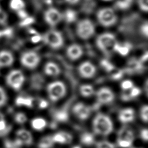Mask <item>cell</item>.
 I'll use <instances>...</instances> for the list:
<instances>
[{"instance_id": "obj_1", "label": "cell", "mask_w": 148, "mask_h": 148, "mask_svg": "<svg viewBox=\"0 0 148 148\" xmlns=\"http://www.w3.org/2000/svg\"><path fill=\"white\" fill-rule=\"evenodd\" d=\"M92 125L96 134L103 136L110 134L113 129V123L109 117L102 113L96 115L94 119Z\"/></svg>"}, {"instance_id": "obj_2", "label": "cell", "mask_w": 148, "mask_h": 148, "mask_svg": "<svg viewBox=\"0 0 148 148\" xmlns=\"http://www.w3.org/2000/svg\"><path fill=\"white\" fill-rule=\"evenodd\" d=\"M96 43L98 47L105 54H109L114 51L117 42L113 34L105 32L98 36Z\"/></svg>"}, {"instance_id": "obj_3", "label": "cell", "mask_w": 148, "mask_h": 148, "mask_svg": "<svg viewBox=\"0 0 148 148\" xmlns=\"http://www.w3.org/2000/svg\"><path fill=\"white\" fill-rule=\"evenodd\" d=\"M97 18L99 23L105 27L113 25L117 20L114 9L108 7L100 9L97 13Z\"/></svg>"}, {"instance_id": "obj_4", "label": "cell", "mask_w": 148, "mask_h": 148, "mask_svg": "<svg viewBox=\"0 0 148 148\" xmlns=\"http://www.w3.org/2000/svg\"><path fill=\"white\" fill-rule=\"evenodd\" d=\"M95 30L94 24L88 18L79 21L76 26L77 35L79 38L84 40L92 36L95 33Z\"/></svg>"}, {"instance_id": "obj_5", "label": "cell", "mask_w": 148, "mask_h": 148, "mask_svg": "<svg viewBox=\"0 0 148 148\" xmlns=\"http://www.w3.org/2000/svg\"><path fill=\"white\" fill-rule=\"evenodd\" d=\"M47 91L49 98L52 101L56 102L65 95L66 87L62 82L56 81L48 84Z\"/></svg>"}, {"instance_id": "obj_6", "label": "cell", "mask_w": 148, "mask_h": 148, "mask_svg": "<svg viewBox=\"0 0 148 148\" xmlns=\"http://www.w3.org/2000/svg\"><path fill=\"white\" fill-rule=\"evenodd\" d=\"M43 39L46 45L54 49L61 47L64 44V38L62 34L54 29H51L46 32Z\"/></svg>"}, {"instance_id": "obj_7", "label": "cell", "mask_w": 148, "mask_h": 148, "mask_svg": "<svg viewBox=\"0 0 148 148\" xmlns=\"http://www.w3.org/2000/svg\"><path fill=\"white\" fill-rule=\"evenodd\" d=\"M25 80L23 73L18 69L11 71L6 77L7 84L14 90H19Z\"/></svg>"}, {"instance_id": "obj_8", "label": "cell", "mask_w": 148, "mask_h": 148, "mask_svg": "<svg viewBox=\"0 0 148 148\" xmlns=\"http://www.w3.org/2000/svg\"><path fill=\"white\" fill-rule=\"evenodd\" d=\"M40 56L33 51H28L23 53L20 57V62L25 67L29 69L35 68L40 62Z\"/></svg>"}, {"instance_id": "obj_9", "label": "cell", "mask_w": 148, "mask_h": 148, "mask_svg": "<svg viewBox=\"0 0 148 148\" xmlns=\"http://www.w3.org/2000/svg\"><path fill=\"white\" fill-rule=\"evenodd\" d=\"M62 19V13L56 8H50L44 13V20L50 27H54Z\"/></svg>"}, {"instance_id": "obj_10", "label": "cell", "mask_w": 148, "mask_h": 148, "mask_svg": "<svg viewBox=\"0 0 148 148\" xmlns=\"http://www.w3.org/2000/svg\"><path fill=\"white\" fill-rule=\"evenodd\" d=\"M16 136V138L14 142L17 147L22 145L29 146L32 143V136L31 132L25 129H20L17 130Z\"/></svg>"}, {"instance_id": "obj_11", "label": "cell", "mask_w": 148, "mask_h": 148, "mask_svg": "<svg viewBox=\"0 0 148 148\" xmlns=\"http://www.w3.org/2000/svg\"><path fill=\"white\" fill-rule=\"evenodd\" d=\"M97 97L99 103L107 104L114 100V95L113 91L109 88L102 87L97 91Z\"/></svg>"}, {"instance_id": "obj_12", "label": "cell", "mask_w": 148, "mask_h": 148, "mask_svg": "<svg viewBox=\"0 0 148 148\" xmlns=\"http://www.w3.org/2000/svg\"><path fill=\"white\" fill-rule=\"evenodd\" d=\"M78 71L82 77L84 78H91L95 75L96 68L91 62L85 61L79 65Z\"/></svg>"}, {"instance_id": "obj_13", "label": "cell", "mask_w": 148, "mask_h": 148, "mask_svg": "<svg viewBox=\"0 0 148 148\" xmlns=\"http://www.w3.org/2000/svg\"><path fill=\"white\" fill-rule=\"evenodd\" d=\"M73 113L80 120L87 119L90 114V108L82 103H76L73 108Z\"/></svg>"}, {"instance_id": "obj_14", "label": "cell", "mask_w": 148, "mask_h": 148, "mask_svg": "<svg viewBox=\"0 0 148 148\" xmlns=\"http://www.w3.org/2000/svg\"><path fill=\"white\" fill-rule=\"evenodd\" d=\"M14 62V57L12 53L8 50L0 51V68L9 67Z\"/></svg>"}, {"instance_id": "obj_15", "label": "cell", "mask_w": 148, "mask_h": 148, "mask_svg": "<svg viewBox=\"0 0 148 148\" xmlns=\"http://www.w3.org/2000/svg\"><path fill=\"white\" fill-rule=\"evenodd\" d=\"M83 54V50L80 46L73 44L68 46L66 49V55L71 60H76L80 58Z\"/></svg>"}, {"instance_id": "obj_16", "label": "cell", "mask_w": 148, "mask_h": 148, "mask_svg": "<svg viewBox=\"0 0 148 148\" xmlns=\"http://www.w3.org/2000/svg\"><path fill=\"white\" fill-rule=\"evenodd\" d=\"M134 139V135L132 131L127 127L122 128L118 134L117 141H125L132 143Z\"/></svg>"}, {"instance_id": "obj_17", "label": "cell", "mask_w": 148, "mask_h": 148, "mask_svg": "<svg viewBox=\"0 0 148 148\" xmlns=\"http://www.w3.org/2000/svg\"><path fill=\"white\" fill-rule=\"evenodd\" d=\"M54 143L60 144L70 143L72 140V136L66 132H60L54 134L51 136Z\"/></svg>"}, {"instance_id": "obj_18", "label": "cell", "mask_w": 148, "mask_h": 148, "mask_svg": "<svg viewBox=\"0 0 148 148\" xmlns=\"http://www.w3.org/2000/svg\"><path fill=\"white\" fill-rule=\"evenodd\" d=\"M143 69L142 63L135 58H131L127 62L126 71L128 73H138Z\"/></svg>"}, {"instance_id": "obj_19", "label": "cell", "mask_w": 148, "mask_h": 148, "mask_svg": "<svg viewBox=\"0 0 148 148\" xmlns=\"http://www.w3.org/2000/svg\"><path fill=\"white\" fill-rule=\"evenodd\" d=\"M119 119L122 123H128L134 119V110L131 108H126L120 111Z\"/></svg>"}, {"instance_id": "obj_20", "label": "cell", "mask_w": 148, "mask_h": 148, "mask_svg": "<svg viewBox=\"0 0 148 148\" xmlns=\"http://www.w3.org/2000/svg\"><path fill=\"white\" fill-rule=\"evenodd\" d=\"M44 71L47 75L51 76H57L61 72L58 66L53 62H49L46 64L44 67Z\"/></svg>"}, {"instance_id": "obj_21", "label": "cell", "mask_w": 148, "mask_h": 148, "mask_svg": "<svg viewBox=\"0 0 148 148\" xmlns=\"http://www.w3.org/2000/svg\"><path fill=\"white\" fill-rule=\"evenodd\" d=\"M62 14V18L68 23H72L77 20V13L73 9H67Z\"/></svg>"}, {"instance_id": "obj_22", "label": "cell", "mask_w": 148, "mask_h": 148, "mask_svg": "<svg viewBox=\"0 0 148 148\" xmlns=\"http://www.w3.org/2000/svg\"><path fill=\"white\" fill-rule=\"evenodd\" d=\"M15 103L17 106H25L28 108H31L33 103V98L29 97L18 96L15 100Z\"/></svg>"}, {"instance_id": "obj_23", "label": "cell", "mask_w": 148, "mask_h": 148, "mask_svg": "<svg viewBox=\"0 0 148 148\" xmlns=\"http://www.w3.org/2000/svg\"><path fill=\"white\" fill-rule=\"evenodd\" d=\"M31 124L34 130L40 131L46 127V121L42 118H35L31 121Z\"/></svg>"}, {"instance_id": "obj_24", "label": "cell", "mask_w": 148, "mask_h": 148, "mask_svg": "<svg viewBox=\"0 0 148 148\" xmlns=\"http://www.w3.org/2000/svg\"><path fill=\"white\" fill-rule=\"evenodd\" d=\"M54 142L51 136H46L40 139L38 143V148H52Z\"/></svg>"}, {"instance_id": "obj_25", "label": "cell", "mask_w": 148, "mask_h": 148, "mask_svg": "<svg viewBox=\"0 0 148 148\" xmlns=\"http://www.w3.org/2000/svg\"><path fill=\"white\" fill-rule=\"evenodd\" d=\"M133 0H116L115 6L121 10L128 9L132 5Z\"/></svg>"}, {"instance_id": "obj_26", "label": "cell", "mask_w": 148, "mask_h": 148, "mask_svg": "<svg viewBox=\"0 0 148 148\" xmlns=\"http://www.w3.org/2000/svg\"><path fill=\"white\" fill-rule=\"evenodd\" d=\"M25 6V4L23 0H10V8L17 12L24 9Z\"/></svg>"}, {"instance_id": "obj_27", "label": "cell", "mask_w": 148, "mask_h": 148, "mask_svg": "<svg viewBox=\"0 0 148 148\" xmlns=\"http://www.w3.org/2000/svg\"><path fill=\"white\" fill-rule=\"evenodd\" d=\"M54 118L58 122H66L68 120V113L65 110H59L54 113Z\"/></svg>"}, {"instance_id": "obj_28", "label": "cell", "mask_w": 148, "mask_h": 148, "mask_svg": "<svg viewBox=\"0 0 148 148\" xmlns=\"http://www.w3.org/2000/svg\"><path fill=\"white\" fill-rule=\"evenodd\" d=\"M131 46L128 43H124V45H120L117 43L114 49V51L119 53L123 56H127L130 52Z\"/></svg>"}, {"instance_id": "obj_29", "label": "cell", "mask_w": 148, "mask_h": 148, "mask_svg": "<svg viewBox=\"0 0 148 148\" xmlns=\"http://www.w3.org/2000/svg\"><path fill=\"white\" fill-rule=\"evenodd\" d=\"M94 136L88 132H85L81 135L80 141L82 143L86 146L92 145L94 143Z\"/></svg>"}, {"instance_id": "obj_30", "label": "cell", "mask_w": 148, "mask_h": 148, "mask_svg": "<svg viewBox=\"0 0 148 148\" xmlns=\"http://www.w3.org/2000/svg\"><path fill=\"white\" fill-rule=\"evenodd\" d=\"M44 82V79L43 77L39 75V74H35L33 75L31 79V84L34 88H40L43 83Z\"/></svg>"}, {"instance_id": "obj_31", "label": "cell", "mask_w": 148, "mask_h": 148, "mask_svg": "<svg viewBox=\"0 0 148 148\" xmlns=\"http://www.w3.org/2000/svg\"><path fill=\"white\" fill-rule=\"evenodd\" d=\"M80 92L82 96L88 97L94 93V88L90 84H83L80 87Z\"/></svg>"}, {"instance_id": "obj_32", "label": "cell", "mask_w": 148, "mask_h": 148, "mask_svg": "<svg viewBox=\"0 0 148 148\" xmlns=\"http://www.w3.org/2000/svg\"><path fill=\"white\" fill-rule=\"evenodd\" d=\"M14 120L17 124H23L27 121V118L24 113L22 112H18L14 116Z\"/></svg>"}, {"instance_id": "obj_33", "label": "cell", "mask_w": 148, "mask_h": 148, "mask_svg": "<svg viewBox=\"0 0 148 148\" xmlns=\"http://www.w3.org/2000/svg\"><path fill=\"white\" fill-rule=\"evenodd\" d=\"M111 75V77L113 80H119L120 79L123 75V71L120 69H118L116 68L113 69L110 72H109Z\"/></svg>"}, {"instance_id": "obj_34", "label": "cell", "mask_w": 148, "mask_h": 148, "mask_svg": "<svg viewBox=\"0 0 148 148\" xmlns=\"http://www.w3.org/2000/svg\"><path fill=\"white\" fill-rule=\"evenodd\" d=\"M101 66L108 72H110L113 69H114V66L109 62L106 60H103L101 61Z\"/></svg>"}, {"instance_id": "obj_35", "label": "cell", "mask_w": 148, "mask_h": 148, "mask_svg": "<svg viewBox=\"0 0 148 148\" xmlns=\"http://www.w3.org/2000/svg\"><path fill=\"white\" fill-rule=\"evenodd\" d=\"M7 102L6 93L3 88L0 86V108L4 106Z\"/></svg>"}, {"instance_id": "obj_36", "label": "cell", "mask_w": 148, "mask_h": 148, "mask_svg": "<svg viewBox=\"0 0 148 148\" xmlns=\"http://www.w3.org/2000/svg\"><path fill=\"white\" fill-rule=\"evenodd\" d=\"M140 117L142 120L146 123L148 118V107L147 105L143 106L140 110Z\"/></svg>"}, {"instance_id": "obj_37", "label": "cell", "mask_w": 148, "mask_h": 148, "mask_svg": "<svg viewBox=\"0 0 148 148\" xmlns=\"http://www.w3.org/2000/svg\"><path fill=\"white\" fill-rule=\"evenodd\" d=\"M97 148H115L114 145L108 141L99 142L97 144Z\"/></svg>"}, {"instance_id": "obj_38", "label": "cell", "mask_w": 148, "mask_h": 148, "mask_svg": "<svg viewBox=\"0 0 148 148\" xmlns=\"http://www.w3.org/2000/svg\"><path fill=\"white\" fill-rule=\"evenodd\" d=\"M138 6L142 11L147 12L148 10V0H138Z\"/></svg>"}, {"instance_id": "obj_39", "label": "cell", "mask_w": 148, "mask_h": 148, "mask_svg": "<svg viewBox=\"0 0 148 148\" xmlns=\"http://www.w3.org/2000/svg\"><path fill=\"white\" fill-rule=\"evenodd\" d=\"M121 87L122 89H123L124 90H130L133 87V83L131 80H126L123 81L121 83Z\"/></svg>"}, {"instance_id": "obj_40", "label": "cell", "mask_w": 148, "mask_h": 148, "mask_svg": "<svg viewBox=\"0 0 148 148\" xmlns=\"http://www.w3.org/2000/svg\"><path fill=\"white\" fill-rule=\"evenodd\" d=\"M131 91L129 93L130 94V96L131 98H135V97H136L137 96H138L140 93V90L136 87H133L132 88H131Z\"/></svg>"}, {"instance_id": "obj_41", "label": "cell", "mask_w": 148, "mask_h": 148, "mask_svg": "<svg viewBox=\"0 0 148 148\" xmlns=\"http://www.w3.org/2000/svg\"><path fill=\"white\" fill-rule=\"evenodd\" d=\"M140 30L141 32L142 33V34L145 36L146 37H147V35H148V24L147 21H146L141 26L140 28Z\"/></svg>"}, {"instance_id": "obj_42", "label": "cell", "mask_w": 148, "mask_h": 148, "mask_svg": "<svg viewBox=\"0 0 148 148\" xmlns=\"http://www.w3.org/2000/svg\"><path fill=\"white\" fill-rule=\"evenodd\" d=\"M140 137L143 140L147 142L148 139V135H147V130L146 128L143 129L140 132Z\"/></svg>"}, {"instance_id": "obj_43", "label": "cell", "mask_w": 148, "mask_h": 148, "mask_svg": "<svg viewBox=\"0 0 148 148\" xmlns=\"http://www.w3.org/2000/svg\"><path fill=\"white\" fill-rule=\"evenodd\" d=\"M34 21V18L32 17H26L25 18V20H24V21L22 22L21 24L23 25H29L30 24H32Z\"/></svg>"}, {"instance_id": "obj_44", "label": "cell", "mask_w": 148, "mask_h": 148, "mask_svg": "<svg viewBox=\"0 0 148 148\" xmlns=\"http://www.w3.org/2000/svg\"><path fill=\"white\" fill-rule=\"evenodd\" d=\"M48 106V102L45 99H41L39 103V107L40 109H45Z\"/></svg>"}, {"instance_id": "obj_45", "label": "cell", "mask_w": 148, "mask_h": 148, "mask_svg": "<svg viewBox=\"0 0 148 148\" xmlns=\"http://www.w3.org/2000/svg\"><path fill=\"white\" fill-rule=\"evenodd\" d=\"M7 127V124H6V121L5 119L1 120L0 121V132L3 131L5 130V129Z\"/></svg>"}, {"instance_id": "obj_46", "label": "cell", "mask_w": 148, "mask_h": 148, "mask_svg": "<svg viewBox=\"0 0 148 148\" xmlns=\"http://www.w3.org/2000/svg\"><path fill=\"white\" fill-rule=\"evenodd\" d=\"M42 39V37L41 36H40L39 35L36 34L35 35H34V36H32L31 38V41L33 43H38L39 42L40 40Z\"/></svg>"}, {"instance_id": "obj_47", "label": "cell", "mask_w": 148, "mask_h": 148, "mask_svg": "<svg viewBox=\"0 0 148 148\" xmlns=\"http://www.w3.org/2000/svg\"><path fill=\"white\" fill-rule=\"evenodd\" d=\"M65 1L69 5H73L77 4L80 2V0H65Z\"/></svg>"}, {"instance_id": "obj_48", "label": "cell", "mask_w": 148, "mask_h": 148, "mask_svg": "<svg viewBox=\"0 0 148 148\" xmlns=\"http://www.w3.org/2000/svg\"><path fill=\"white\" fill-rule=\"evenodd\" d=\"M121 98H122V99L123 100H124V101H128V100H129V99H130V98H131V97H130V94H122V95H121Z\"/></svg>"}, {"instance_id": "obj_49", "label": "cell", "mask_w": 148, "mask_h": 148, "mask_svg": "<svg viewBox=\"0 0 148 148\" xmlns=\"http://www.w3.org/2000/svg\"><path fill=\"white\" fill-rule=\"evenodd\" d=\"M147 57H148V56H147V52L146 51L145 53V54L142 57V58H141V59H140V62H141V63H142L143 62H146L147 61Z\"/></svg>"}, {"instance_id": "obj_50", "label": "cell", "mask_w": 148, "mask_h": 148, "mask_svg": "<svg viewBox=\"0 0 148 148\" xmlns=\"http://www.w3.org/2000/svg\"><path fill=\"white\" fill-rule=\"evenodd\" d=\"M4 119H5L4 115L1 112H0V121L2 120H4Z\"/></svg>"}, {"instance_id": "obj_51", "label": "cell", "mask_w": 148, "mask_h": 148, "mask_svg": "<svg viewBox=\"0 0 148 148\" xmlns=\"http://www.w3.org/2000/svg\"><path fill=\"white\" fill-rule=\"evenodd\" d=\"M72 148H81V147L80 146H76L72 147Z\"/></svg>"}, {"instance_id": "obj_52", "label": "cell", "mask_w": 148, "mask_h": 148, "mask_svg": "<svg viewBox=\"0 0 148 148\" xmlns=\"http://www.w3.org/2000/svg\"><path fill=\"white\" fill-rule=\"evenodd\" d=\"M2 36V31H0V38H1Z\"/></svg>"}, {"instance_id": "obj_53", "label": "cell", "mask_w": 148, "mask_h": 148, "mask_svg": "<svg viewBox=\"0 0 148 148\" xmlns=\"http://www.w3.org/2000/svg\"><path fill=\"white\" fill-rule=\"evenodd\" d=\"M102 1H111L112 0H102Z\"/></svg>"}, {"instance_id": "obj_54", "label": "cell", "mask_w": 148, "mask_h": 148, "mask_svg": "<svg viewBox=\"0 0 148 148\" xmlns=\"http://www.w3.org/2000/svg\"><path fill=\"white\" fill-rule=\"evenodd\" d=\"M1 1H2V0H0V2H1Z\"/></svg>"}, {"instance_id": "obj_55", "label": "cell", "mask_w": 148, "mask_h": 148, "mask_svg": "<svg viewBox=\"0 0 148 148\" xmlns=\"http://www.w3.org/2000/svg\"><path fill=\"white\" fill-rule=\"evenodd\" d=\"M14 148H16V147H14Z\"/></svg>"}]
</instances>
